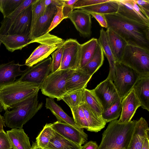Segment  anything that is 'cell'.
I'll use <instances>...</instances> for the list:
<instances>
[{"instance_id": "51", "label": "cell", "mask_w": 149, "mask_h": 149, "mask_svg": "<svg viewBox=\"0 0 149 149\" xmlns=\"http://www.w3.org/2000/svg\"><path fill=\"white\" fill-rule=\"evenodd\" d=\"M31 149H42L39 148L37 145L36 142H33L31 146Z\"/></svg>"}, {"instance_id": "32", "label": "cell", "mask_w": 149, "mask_h": 149, "mask_svg": "<svg viewBox=\"0 0 149 149\" xmlns=\"http://www.w3.org/2000/svg\"><path fill=\"white\" fill-rule=\"evenodd\" d=\"M104 59V53L99 43L91 59L84 67L81 68L87 74L92 76L102 65Z\"/></svg>"}, {"instance_id": "44", "label": "cell", "mask_w": 149, "mask_h": 149, "mask_svg": "<svg viewBox=\"0 0 149 149\" xmlns=\"http://www.w3.org/2000/svg\"><path fill=\"white\" fill-rule=\"evenodd\" d=\"M0 149H12L7 133L4 130L0 132Z\"/></svg>"}, {"instance_id": "9", "label": "cell", "mask_w": 149, "mask_h": 149, "mask_svg": "<svg viewBox=\"0 0 149 149\" xmlns=\"http://www.w3.org/2000/svg\"><path fill=\"white\" fill-rule=\"evenodd\" d=\"M81 44L75 39L70 38L63 44L62 56L59 70H76L80 68Z\"/></svg>"}, {"instance_id": "21", "label": "cell", "mask_w": 149, "mask_h": 149, "mask_svg": "<svg viewBox=\"0 0 149 149\" xmlns=\"http://www.w3.org/2000/svg\"><path fill=\"white\" fill-rule=\"evenodd\" d=\"M45 107L49 109L55 116L58 121L70 125L77 129L81 133L85 134L84 129L81 128L75 123L73 118L68 115L62 108L54 101L53 99L48 97L46 98Z\"/></svg>"}, {"instance_id": "14", "label": "cell", "mask_w": 149, "mask_h": 149, "mask_svg": "<svg viewBox=\"0 0 149 149\" xmlns=\"http://www.w3.org/2000/svg\"><path fill=\"white\" fill-rule=\"evenodd\" d=\"M80 35L89 38L91 34V15L80 9H74L68 16Z\"/></svg>"}, {"instance_id": "35", "label": "cell", "mask_w": 149, "mask_h": 149, "mask_svg": "<svg viewBox=\"0 0 149 149\" xmlns=\"http://www.w3.org/2000/svg\"><path fill=\"white\" fill-rule=\"evenodd\" d=\"M122 100L119 97L113 104L103 112L102 116L106 123L117 119L120 115Z\"/></svg>"}, {"instance_id": "13", "label": "cell", "mask_w": 149, "mask_h": 149, "mask_svg": "<svg viewBox=\"0 0 149 149\" xmlns=\"http://www.w3.org/2000/svg\"><path fill=\"white\" fill-rule=\"evenodd\" d=\"M31 5L19 14L13 21L6 35H19L29 36L32 20Z\"/></svg>"}, {"instance_id": "53", "label": "cell", "mask_w": 149, "mask_h": 149, "mask_svg": "<svg viewBox=\"0 0 149 149\" xmlns=\"http://www.w3.org/2000/svg\"><path fill=\"white\" fill-rule=\"evenodd\" d=\"M1 43H2L0 41V46L1 45Z\"/></svg>"}, {"instance_id": "34", "label": "cell", "mask_w": 149, "mask_h": 149, "mask_svg": "<svg viewBox=\"0 0 149 149\" xmlns=\"http://www.w3.org/2000/svg\"><path fill=\"white\" fill-rule=\"evenodd\" d=\"M84 91L85 102L93 112L102 118V114L104 111V109L94 94L92 90L85 88Z\"/></svg>"}, {"instance_id": "26", "label": "cell", "mask_w": 149, "mask_h": 149, "mask_svg": "<svg viewBox=\"0 0 149 149\" xmlns=\"http://www.w3.org/2000/svg\"><path fill=\"white\" fill-rule=\"evenodd\" d=\"M119 7L117 13L130 20L149 25V21L141 17L134 8L133 0H118Z\"/></svg>"}, {"instance_id": "22", "label": "cell", "mask_w": 149, "mask_h": 149, "mask_svg": "<svg viewBox=\"0 0 149 149\" xmlns=\"http://www.w3.org/2000/svg\"><path fill=\"white\" fill-rule=\"evenodd\" d=\"M31 40L28 36L19 35H0V41L9 51L21 50L31 44Z\"/></svg>"}, {"instance_id": "49", "label": "cell", "mask_w": 149, "mask_h": 149, "mask_svg": "<svg viewBox=\"0 0 149 149\" xmlns=\"http://www.w3.org/2000/svg\"><path fill=\"white\" fill-rule=\"evenodd\" d=\"M5 122L3 116L0 113V132L3 131V127H6Z\"/></svg>"}, {"instance_id": "28", "label": "cell", "mask_w": 149, "mask_h": 149, "mask_svg": "<svg viewBox=\"0 0 149 149\" xmlns=\"http://www.w3.org/2000/svg\"><path fill=\"white\" fill-rule=\"evenodd\" d=\"M118 7L119 3L118 0H109L106 2L80 9L88 13H93L105 15L117 13Z\"/></svg>"}, {"instance_id": "31", "label": "cell", "mask_w": 149, "mask_h": 149, "mask_svg": "<svg viewBox=\"0 0 149 149\" xmlns=\"http://www.w3.org/2000/svg\"><path fill=\"white\" fill-rule=\"evenodd\" d=\"M36 0H24L20 6L8 17L4 18L0 27V35H6L12 24L23 11L31 6Z\"/></svg>"}, {"instance_id": "6", "label": "cell", "mask_w": 149, "mask_h": 149, "mask_svg": "<svg viewBox=\"0 0 149 149\" xmlns=\"http://www.w3.org/2000/svg\"><path fill=\"white\" fill-rule=\"evenodd\" d=\"M74 70H59L50 72L45 78L40 89L42 93L49 97L61 100L67 92L66 82Z\"/></svg>"}, {"instance_id": "30", "label": "cell", "mask_w": 149, "mask_h": 149, "mask_svg": "<svg viewBox=\"0 0 149 149\" xmlns=\"http://www.w3.org/2000/svg\"><path fill=\"white\" fill-rule=\"evenodd\" d=\"M80 146L65 138L54 131L46 149H81Z\"/></svg>"}, {"instance_id": "18", "label": "cell", "mask_w": 149, "mask_h": 149, "mask_svg": "<svg viewBox=\"0 0 149 149\" xmlns=\"http://www.w3.org/2000/svg\"><path fill=\"white\" fill-rule=\"evenodd\" d=\"M145 119L141 117L137 121L127 149H141L145 139L149 137V128Z\"/></svg>"}, {"instance_id": "41", "label": "cell", "mask_w": 149, "mask_h": 149, "mask_svg": "<svg viewBox=\"0 0 149 149\" xmlns=\"http://www.w3.org/2000/svg\"><path fill=\"white\" fill-rule=\"evenodd\" d=\"M57 12L54 17L51 24L48 29L47 33H49L56 27L64 19L65 17L63 12V6H56Z\"/></svg>"}, {"instance_id": "29", "label": "cell", "mask_w": 149, "mask_h": 149, "mask_svg": "<svg viewBox=\"0 0 149 149\" xmlns=\"http://www.w3.org/2000/svg\"><path fill=\"white\" fill-rule=\"evenodd\" d=\"M97 39L92 38L86 42L81 44L80 68L84 67L93 56L98 46Z\"/></svg>"}, {"instance_id": "42", "label": "cell", "mask_w": 149, "mask_h": 149, "mask_svg": "<svg viewBox=\"0 0 149 149\" xmlns=\"http://www.w3.org/2000/svg\"><path fill=\"white\" fill-rule=\"evenodd\" d=\"M109 0H77L73 6L74 9L106 2Z\"/></svg>"}, {"instance_id": "45", "label": "cell", "mask_w": 149, "mask_h": 149, "mask_svg": "<svg viewBox=\"0 0 149 149\" xmlns=\"http://www.w3.org/2000/svg\"><path fill=\"white\" fill-rule=\"evenodd\" d=\"M142 13L149 19V0H135Z\"/></svg>"}, {"instance_id": "4", "label": "cell", "mask_w": 149, "mask_h": 149, "mask_svg": "<svg viewBox=\"0 0 149 149\" xmlns=\"http://www.w3.org/2000/svg\"><path fill=\"white\" fill-rule=\"evenodd\" d=\"M38 85L18 80L0 87V105L5 110H9L14 104L39 91Z\"/></svg>"}, {"instance_id": "10", "label": "cell", "mask_w": 149, "mask_h": 149, "mask_svg": "<svg viewBox=\"0 0 149 149\" xmlns=\"http://www.w3.org/2000/svg\"><path fill=\"white\" fill-rule=\"evenodd\" d=\"M52 58L50 56L38 63L26 71L17 79L20 81L37 84L40 87L51 71Z\"/></svg>"}, {"instance_id": "52", "label": "cell", "mask_w": 149, "mask_h": 149, "mask_svg": "<svg viewBox=\"0 0 149 149\" xmlns=\"http://www.w3.org/2000/svg\"><path fill=\"white\" fill-rule=\"evenodd\" d=\"M3 109V107L0 105V112L2 111Z\"/></svg>"}, {"instance_id": "40", "label": "cell", "mask_w": 149, "mask_h": 149, "mask_svg": "<svg viewBox=\"0 0 149 149\" xmlns=\"http://www.w3.org/2000/svg\"><path fill=\"white\" fill-rule=\"evenodd\" d=\"M63 49L62 44L51 54L52 58L51 72H54L59 70L62 58Z\"/></svg>"}, {"instance_id": "25", "label": "cell", "mask_w": 149, "mask_h": 149, "mask_svg": "<svg viewBox=\"0 0 149 149\" xmlns=\"http://www.w3.org/2000/svg\"><path fill=\"white\" fill-rule=\"evenodd\" d=\"M6 133L12 149H31L29 137L22 128L12 129Z\"/></svg>"}, {"instance_id": "19", "label": "cell", "mask_w": 149, "mask_h": 149, "mask_svg": "<svg viewBox=\"0 0 149 149\" xmlns=\"http://www.w3.org/2000/svg\"><path fill=\"white\" fill-rule=\"evenodd\" d=\"M92 77L81 68L75 70L67 81L66 86L67 92L86 88Z\"/></svg>"}, {"instance_id": "24", "label": "cell", "mask_w": 149, "mask_h": 149, "mask_svg": "<svg viewBox=\"0 0 149 149\" xmlns=\"http://www.w3.org/2000/svg\"><path fill=\"white\" fill-rule=\"evenodd\" d=\"M106 32L116 62L120 63L127 44L123 38L111 29L108 28Z\"/></svg>"}, {"instance_id": "5", "label": "cell", "mask_w": 149, "mask_h": 149, "mask_svg": "<svg viewBox=\"0 0 149 149\" xmlns=\"http://www.w3.org/2000/svg\"><path fill=\"white\" fill-rule=\"evenodd\" d=\"M64 41L63 39L49 33L32 40L31 43L37 42L40 45L26 60L25 65L31 67L46 59Z\"/></svg>"}, {"instance_id": "27", "label": "cell", "mask_w": 149, "mask_h": 149, "mask_svg": "<svg viewBox=\"0 0 149 149\" xmlns=\"http://www.w3.org/2000/svg\"><path fill=\"white\" fill-rule=\"evenodd\" d=\"M88 125V131L95 132L101 131L106 123L91 109L85 101L81 105Z\"/></svg>"}, {"instance_id": "37", "label": "cell", "mask_w": 149, "mask_h": 149, "mask_svg": "<svg viewBox=\"0 0 149 149\" xmlns=\"http://www.w3.org/2000/svg\"><path fill=\"white\" fill-rule=\"evenodd\" d=\"M24 0H0V11L3 18H5L15 10Z\"/></svg>"}, {"instance_id": "36", "label": "cell", "mask_w": 149, "mask_h": 149, "mask_svg": "<svg viewBox=\"0 0 149 149\" xmlns=\"http://www.w3.org/2000/svg\"><path fill=\"white\" fill-rule=\"evenodd\" d=\"M54 131L52 128L51 123H47L36 138V143L40 148L43 149L47 147L53 136Z\"/></svg>"}, {"instance_id": "43", "label": "cell", "mask_w": 149, "mask_h": 149, "mask_svg": "<svg viewBox=\"0 0 149 149\" xmlns=\"http://www.w3.org/2000/svg\"><path fill=\"white\" fill-rule=\"evenodd\" d=\"M77 0H63V12L65 19L68 18V16L74 10L73 7Z\"/></svg>"}, {"instance_id": "54", "label": "cell", "mask_w": 149, "mask_h": 149, "mask_svg": "<svg viewBox=\"0 0 149 149\" xmlns=\"http://www.w3.org/2000/svg\"></svg>"}, {"instance_id": "1", "label": "cell", "mask_w": 149, "mask_h": 149, "mask_svg": "<svg viewBox=\"0 0 149 149\" xmlns=\"http://www.w3.org/2000/svg\"><path fill=\"white\" fill-rule=\"evenodd\" d=\"M104 16L107 28L120 36L128 45L149 50V25L130 20L117 13Z\"/></svg>"}, {"instance_id": "48", "label": "cell", "mask_w": 149, "mask_h": 149, "mask_svg": "<svg viewBox=\"0 0 149 149\" xmlns=\"http://www.w3.org/2000/svg\"><path fill=\"white\" fill-rule=\"evenodd\" d=\"M98 147L96 142L91 141L82 146L81 149H97Z\"/></svg>"}, {"instance_id": "17", "label": "cell", "mask_w": 149, "mask_h": 149, "mask_svg": "<svg viewBox=\"0 0 149 149\" xmlns=\"http://www.w3.org/2000/svg\"><path fill=\"white\" fill-rule=\"evenodd\" d=\"M23 65L11 61L0 65V87L13 83L16 78L22 76L26 71L20 67Z\"/></svg>"}, {"instance_id": "38", "label": "cell", "mask_w": 149, "mask_h": 149, "mask_svg": "<svg viewBox=\"0 0 149 149\" xmlns=\"http://www.w3.org/2000/svg\"><path fill=\"white\" fill-rule=\"evenodd\" d=\"M44 2L45 0H36L31 5L32 20L30 30L38 19L45 11L46 8L45 7Z\"/></svg>"}, {"instance_id": "16", "label": "cell", "mask_w": 149, "mask_h": 149, "mask_svg": "<svg viewBox=\"0 0 149 149\" xmlns=\"http://www.w3.org/2000/svg\"><path fill=\"white\" fill-rule=\"evenodd\" d=\"M122 111L118 121L120 123L131 120L137 109L141 106V103L136 96L133 88L122 100Z\"/></svg>"}, {"instance_id": "39", "label": "cell", "mask_w": 149, "mask_h": 149, "mask_svg": "<svg viewBox=\"0 0 149 149\" xmlns=\"http://www.w3.org/2000/svg\"><path fill=\"white\" fill-rule=\"evenodd\" d=\"M71 111L73 118L76 124L81 128L86 129L88 130V124L81 106Z\"/></svg>"}, {"instance_id": "8", "label": "cell", "mask_w": 149, "mask_h": 149, "mask_svg": "<svg viewBox=\"0 0 149 149\" xmlns=\"http://www.w3.org/2000/svg\"><path fill=\"white\" fill-rule=\"evenodd\" d=\"M115 72L113 83L122 99L133 88L141 76L131 68L118 62L116 63Z\"/></svg>"}, {"instance_id": "20", "label": "cell", "mask_w": 149, "mask_h": 149, "mask_svg": "<svg viewBox=\"0 0 149 149\" xmlns=\"http://www.w3.org/2000/svg\"><path fill=\"white\" fill-rule=\"evenodd\" d=\"M97 40L109 64V71L107 79L113 81L115 79L116 61L110 47L106 32L103 28L100 31V35Z\"/></svg>"}, {"instance_id": "23", "label": "cell", "mask_w": 149, "mask_h": 149, "mask_svg": "<svg viewBox=\"0 0 149 149\" xmlns=\"http://www.w3.org/2000/svg\"><path fill=\"white\" fill-rule=\"evenodd\" d=\"M141 106L149 111V75L141 76L133 87Z\"/></svg>"}, {"instance_id": "12", "label": "cell", "mask_w": 149, "mask_h": 149, "mask_svg": "<svg viewBox=\"0 0 149 149\" xmlns=\"http://www.w3.org/2000/svg\"><path fill=\"white\" fill-rule=\"evenodd\" d=\"M57 12L56 6L54 5L51 4L47 7L44 14L38 19L30 31L29 37L31 40L47 33Z\"/></svg>"}, {"instance_id": "15", "label": "cell", "mask_w": 149, "mask_h": 149, "mask_svg": "<svg viewBox=\"0 0 149 149\" xmlns=\"http://www.w3.org/2000/svg\"><path fill=\"white\" fill-rule=\"evenodd\" d=\"M53 130L65 138L80 146L87 140L88 135L72 126L58 121L51 123Z\"/></svg>"}, {"instance_id": "3", "label": "cell", "mask_w": 149, "mask_h": 149, "mask_svg": "<svg viewBox=\"0 0 149 149\" xmlns=\"http://www.w3.org/2000/svg\"><path fill=\"white\" fill-rule=\"evenodd\" d=\"M39 91L13 105L11 110H5L3 117L7 127L22 128L41 109L43 103L38 100Z\"/></svg>"}, {"instance_id": "2", "label": "cell", "mask_w": 149, "mask_h": 149, "mask_svg": "<svg viewBox=\"0 0 149 149\" xmlns=\"http://www.w3.org/2000/svg\"><path fill=\"white\" fill-rule=\"evenodd\" d=\"M136 122L133 120L120 123L116 119L110 122L97 149H127Z\"/></svg>"}, {"instance_id": "46", "label": "cell", "mask_w": 149, "mask_h": 149, "mask_svg": "<svg viewBox=\"0 0 149 149\" xmlns=\"http://www.w3.org/2000/svg\"><path fill=\"white\" fill-rule=\"evenodd\" d=\"M89 13L96 19L101 26L107 28V24L104 15L93 13Z\"/></svg>"}, {"instance_id": "33", "label": "cell", "mask_w": 149, "mask_h": 149, "mask_svg": "<svg viewBox=\"0 0 149 149\" xmlns=\"http://www.w3.org/2000/svg\"><path fill=\"white\" fill-rule=\"evenodd\" d=\"M84 89L67 92L62 97L61 100L69 106L71 111L74 110L85 101Z\"/></svg>"}, {"instance_id": "50", "label": "cell", "mask_w": 149, "mask_h": 149, "mask_svg": "<svg viewBox=\"0 0 149 149\" xmlns=\"http://www.w3.org/2000/svg\"><path fill=\"white\" fill-rule=\"evenodd\" d=\"M141 149H149V137L145 139Z\"/></svg>"}, {"instance_id": "47", "label": "cell", "mask_w": 149, "mask_h": 149, "mask_svg": "<svg viewBox=\"0 0 149 149\" xmlns=\"http://www.w3.org/2000/svg\"><path fill=\"white\" fill-rule=\"evenodd\" d=\"M45 8L51 4L56 6H63V0H45Z\"/></svg>"}, {"instance_id": "11", "label": "cell", "mask_w": 149, "mask_h": 149, "mask_svg": "<svg viewBox=\"0 0 149 149\" xmlns=\"http://www.w3.org/2000/svg\"><path fill=\"white\" fill-rule=\"evenodd\" d=\"M92 91L104 111L120 97L113 81L107 79L101 82Z\"/></svg>"}, {"instance_id": "7", "label": "cell", "mask_w": 149, "mask_h": 149, "mask_svg": "<svg viewBox=\"0 0 149 149\" xmlns=\"http://www.w3.org/2000/svg\"><path fill=\"white\" fill-rule=\"evenodd\" d=\"M120 63L131 68L141 76L149 75V50L127 45Z\"/></svg>"}]
</instances>
